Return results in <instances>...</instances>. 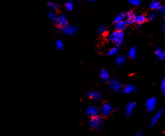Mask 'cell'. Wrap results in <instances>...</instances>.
Returning <instances> with one entry per match:
<instances>
[{"label": "cell", "instance_id": "obj_1", "mask_svg": "<svg viewBox=\"0 0 165 136\" xmlns=\"http://www.w3.org/2000/svg\"><path fill=\"white\" fill-rule=\"evenodd\" d=\"M108 39L110 42L114 43L117 47H119L124 42V33L123 31H115L109 34Z\"/></svg>", "mask_w": 165, "mask_h": 136}, {"label": "cell", "instance_id": "obj_2", "mask_svg": "<svg viewBox=\"0 0 165 136\" xmlns=\"http://www.w3.org/2000/svg\"><path fill=\"white\" fill-rule=\"evenodd\" d=\"M103 124V119L102 116L100 115L98 116L91 117L90 120L89 121V127L93 131H99L102 128Z\"/></svg>", "mask_w": 165, "mask_h": 136}, {"label": "cell", "instance_id": "obj_3", "mask_svg": "<svg viewBox=\"0 0 165 136\" xmlns=\"http://www.w3.org/2000/svg\"><path fill=\"white\" fill-rule=\"evenodd\" d=\"M108 86L109 89L114 92H118L122 90V84L119 80L116 78H109L108 80Z\"/></svg>", "mask_w": 165, "mask_h": 136}, {"label": "cell", "instance_id": "obj_4", "mask_svg": "<svg viewBox=\"0 0 165 136\" xmlns=\"http://www.w3.org/2000/svg\"><path fill=\"white\" fill-rule=\"evenodd\" d=\"M113 106L109 102H104L102 104L101 107L100 109V113H101L102 116H108L112 114L114 111Z\"/></svg>", "mask_w": 165, "mask_h": 136}, {"label": "cell", "instance_id": "obj_5", "mask_svg": "<svg viewBox=\"0 0 165 136\" xmlns=\"http://www.w3.org/2000/svg\"><path fill=\"white\" fill-rule=\"evenodd\" d=\"M157 100L154 97H150L145 102V108L148 112H152L157 107Z\"/></svg>", "mask_w": 165, "mask_h": 136}, {"label": "cell", "instance_id": "obj_6", "mask_svg": "<svg viewBox=\"0 0 165 136\" xmlns=\"http://www.w3.org/2000/svg\"><path fill=\"white\" fill-rule=\"evenodd\" d=\"M78 30H79V28H78L77 27L73 26V25L70 24H67L65 26L61 28V32L64 34H65V35H69V36L73 35L75 33L77 32Z\"/></svg>", "mask_w": 165, "mask_h": 136}, {"label": "cell", "instance_id": "obj_7", "mask_svg": "<svg viewBox=\"0 0 165 136\" xmlns=\"http://www.w3.org/2000/svg\"><path fill=\"white\" fill-rule=\"evenodd\" d=\"M85 113L89 117H94V116H98L100 114V108L97 106L91 105L87 108Z\"/></svg>", "mask_w": 165, "mask_h": 136}, {"label": "cell", "instance_id": "obj_8", "mask_svg": "<svg viewBox=\"0 0 165 136\" xmlns=\"http://www.w3.org/2000/svg\"><path fill=\"white\" fill-rule=\"evenodd\" d=\"M87 95H88V97L90 99L93 100L94 102H98L102 98V95L101 92L95 90L89 91L88 94H87Z\"/></svg>", "mask_w": 165, "mask_h": 136}, {"label": "cell", "instance_id": "obj_9", "mask_svg": "<svg viewBox=\"0 0 165 136\" xmlns=\"http://www.w3.org/2000/svg\"><path fill=\"white\" fill-rule=\"evenodd\" d=\"M136 16H137V15L133 12V11H128V12L126 13V17L124 21H125L126 23H127V25L134 24Z\"/></svg>", "mask_w": 165, "mask_h": 136}, {"label": "cell", "instance_id": "obj_10", "mask_svg": "<svg viewBox=\"0 0 165 136\" xmlns=\"http://www.w3.org/2000/svg\"><path fill=\"white\" fill-rule=\"evenodd\" d=\"M56 23L60 28L65 26L66 25L68 24V19H67V16L64 13H61L57 17Z\"/></svg>", "mask_w": 165, "mask_h": 136}, {"label": "cell", "instance_id": "obj_11", "mask_svg": "<svg viewBox=\"0 0 165 136\" xmlns=\"http://www.w3.org/2000/svg\"><path fill=\"white\" fill-rule=\"evenodd\" d=\"M163 111L164 110L163 109H160L158 111H157V113L154 115V116L152 117V120L150 121V127H153L154 125H155L157 124V122L159 121L160 119H161L162 116L163 114Z\"/></svg>", "mask_w": 165, "mask_h": 136}, {"label": "cell", "instance_id": "obj_12", "mask_svg": "<svg viewBox=\"0 0 165 136\" xmlns=\"http://www.w3.org/2000/svg\"><path fill=\"white\" fill-rule=\"evenodd\" d=\"M136 104L134 102H130L127 104L125 107V113L126 116H130L133 113L135 107H136Z\"/></svg>", "mask_w": 165, "mask_h": 136}, {"label": "cell", "instance_id": "obj_13", "mask_svg": "<svg viewBox=\"0 0 165 136\" xmlns=\"http://www.w3.org/2000/svg\"><path fill=\"white\" fill-rule=\"evenodd\" d=\"M99 76H100V78L104 82L108 81L109 79L110 78V75H109V71L106 69L100 70V74H99Z\"/></svg>", "mask_w": 165, "mask_h": 136}, {"label": "cell", "instance_id": "obj_14", "mask_svg": "<svg viewBox=\"0 0 165 136\" xmlns=\"http://www.w3.org/2000/svg\"><path fill=\"white\" fill-rule=\"evenodd\" d=\"M155 55L158 60H164L165 58V52L162 48L160 47H157L155 49Z\"/></svg>", "mask_w": 165, "mask_h": 136}, {"label": "cell", "instance_id": "obj_15", "mask_svg": "<svg viewBox=\"0 0 165 136\" xmlns=\"http://www.w3.org/2000/svg\"><path fill=\"white\" fill-rule=\"evenodd\" d=\"M147 16H145V14H140L136 16V21H135V23H136L137 25H142L144 23H145L147 21Z\"/></svg>", "mask_w": 165, "mask_h": 136}, {"label": "cell", "instance_id": "obj_16", "mask_svg": "<svg viewBox=\"0 0 165 136\" xmlns=\"http://www.w3.org/2000/svg\"><path fill=\"white\" fill-rule=\"evenodd\" d=\"M127 25H128L126 23L125 21H121L115 23V30L118 31H124L126 28Z\"/></svg>", "mask_w": 165, "mask_h": 136}, {"label": "cell", "instance_id": "obj_17", "mask_svg": "<svg viewBox=\"0 0 165 136\" xmlns=\"http://www.w3.org/2000/svg\"><path fill=\"white\" fill-rule=\"evenodd\" d=\"M137 90V88L136 86H133V85H126L122 88V91L126 94H130L131 92H134V91H136Z\"/></svg>", "mask_w": 165, "mask_h": 136}, {"label": "cell", "instance_id": "obj_18", "mask_svg": "<svg viewBox=\"0 0 165 136\" xmlns=\"http://www.w3.org/2000/svg\"><path fill=\"white\" fill-rule=\"evenodd\" d=\"M162 4L158 0H154L150 4L149 7L150 9L153 10V11H157V10L160 9V8L161 7Z\"/></svg>", "mask_w": 165, "mask_h": 136}, {"label": "cell", "instance_id": "obj_19", "mask_svg": "<svg viewBox=\"0 0 165 136\" xmlns=\"http://www.w3.org/2000/svg\"><path fill=\"white\" fill-rule=\"evenodd\" d=\"M128 56L131 59H136L137 58V50L136 47H130L128 51Z\"/></svg>", "mask_w": 165, "mask_h": 136}, {"label": "cell", "instance_id": "obj_20", "mask_svg": "<svg viewBox=\"0 0 165 136\" xmlns=\"http://www.w3.org/2000/svg\"><path fill=\"white\" fill-rule=\"evenodd\" d=\"M126 62V57L124 55H120V56H117L116 59V64L118 66L124 65Z\"/></svg>", "mask_w": 165, "mask_h": 136}, {"label": "cell", "instance_id": "obj_21", "mask_svg": "<svg viewBox=\"0 0 165 136\" xmlns=\"http://www.w3.org/2000/svg\"><path fill=\"white\" fill-rule=\"evenodd\" d=\"M125 17H126V13L121 12L118 13L117 16L114 18V23H116L119 21H124V19H125Z\"/></svg>", "mask_w": 165, "mask_h": 136}, {"label": "cell", "instance_id": "obj_22", "mask_svg": "<svg viewBox=\"0 0 165 136\" xmlns=\"http://www.w3.org/2000/svg\"><path fill=\"white\" fill-rule=\"evenodd\" d=\"M47 7H49V9L52 11H57L58 9H59V6L55 3L52 2V1L47 2Z\"/></svg>", "mask_w": 165, "mask_h": 136}, {"label": "cell", "instance_id": "obj_23", "mask_svg": "<svg viewBox=\"0 0 165 136\" xmlns=\"http://www.w3.org/2000/svg\"><path fill=\"white\" fill-rule=\"evenodd\" d=\"M64 7H65V9L67 10V11H71L74 9V3H73V1L70 0V1H67V2L66 3L65 5H64Z\"/></svg>", "mask_w": 165, "mask_h": 136}, {"label": "cell", "instance_id": "obj_24", "mask_svg": "<svg viewBox=\"0 0 165 136\" xmlns=\"http://www.w3.org/2000/svg\"><path fill=\"white\" fill-rule=\"evenodd\" d=\"M118 47H114L109 49L107 52L108 56H114L118 52Z\"/></svg>", "mask_w": 165, "mask_h": 136}, {"label": "cell", "instance_id": "obj_25", "mask_svg": "<svg viewBox=\"0 0 165 136\" xmlns=\"http://www.w3.org/2000/svg\"><path fill=\"white\" fill-rule=\"evenodd\" d=\"M55 45H56V47L57 50H63L64 48V43L62 40H59L56 41V43H55Z\"/></svg>", "mask_w": 165, "mask_h": 136}, {"label": "cell", "instance_id": "obj_26", "mask_svg": "<svg viewBox=\"0 0 165 136\" xmlns=\"http://www.w3.org/2000/svg\"><path fill=\"white\" fill-rule=\"evenodd\" d=\"M127 1L130 4H131L132 6H134V7L140 6L142 3V0H127Z\"/></svg>", "mask_w": 165, "mask_h": 136}, {"label": "cell", "instance_id": "obj_27", "mask_svg": "<svg viewBox=\"0 0 165 136\" xmlns=\"http://www.w3.org/2000/svg\"><path fill=\"white\" fill-rule=\"evenodd\" d=\"M47 17L49 18L50 20L53 21H56L57 17V15L55 14V13L53 12V11H48Z\"/></svg>", "mask_w": 165, "mask_h": 136}, {"label": "cell", "instance_id": "obj_28", "mask_svg": "<svg viewBox=\"0 0 165 136\" xmlns=\"http://www.w3.org/2000/svg\"><path fill=\"white\" fill-rule=\"evenodd\" d=\"M106 32V25H102L99 27L98 30H97V33L100 35H103Z\"/></svg>", "mask_w": 165, "mask_h": 136}, {"label": "cell", "instance_id": "obj_29", "mask_svg": "<svg viewBox=\"0 0 165 136\" xmlns=\"http://www.w3.org/2000/svg\"><path fill=\"white\" fill-rule=\"evenodd\" d=\"M157 13L153 12V11H151L148 13V16H147V19H149L150 21H154V19L157 18Z\"/></svg>", "mask_w": 165, "mask_h": 136}, {"label": "cell", "instance_id": "obj_30", "mask_svg": "<svg viewBox=\"0 0 165 136\" xmlns=\"http://www.w3.org/2000/svg\"><path fill=\"white\" fill-rule=\"evenodd\" d=\"M160 88H161V90H162V92L163 95H164L165 94V80H164V78H163L162 80Z\"/></svg>", "mask_w": 165, "mask_h": 136}, {"label": "cell", "instance_id": "obj_31", "mask_svg": "<svg viewBox=\"0 0 165 136\" xmlns=\"http://www.w3.org/2000/svg\"><path fill=\"white\" fill-rule=\"evenodd\" d=\"M158 13L161 15H164L165 13V8L164 6H161V7L160 8V9L157 10Z\"/></svg>", "mask_w": 165, "mask_h": 136}, {"label": "cell", "instance_id": "obj_32", "mask_svg": "<svg viewBox=\"0 0 165 136\" xmlns=\"http://www.w3.org/2000/svg\"><path fill=\"white\" fill-rule=\"evenodd\" d=\"M136 136H142V131H140V132L138 133L136 135Z\"/></svg>", "mask_w": 165, "mask_h": 136}, {"label": "cell", "instance_id": "obj_33", "mask_svg": "<svg viewBox=\"0 0 165 136\" xmlns=\"http://www.w3.org/2000/svg\"><path fill=\"white\" fill-rule=\"evenodd\" d=\"M86 1H89V2H94V1H96L97 0H86Z\"/></svg>", "mask_w": 165, "mask_h": 136}, {"label": "cell", "instance_id": "obj_34", "mask_svg": "<svg viewBox=\"0 0 165 136\" xmlns=\"http://www.w3.org/2000/svg\"><path fill=\"white\" fill-rule=\"evenodd\" d=\"M164 28H165V26H164V24H163V26H162V30H163V33H164Z\"/></svg>", "mask_w": 165, "mask_h": 136}, {"label": "cell", "instance_id": "obj_35", "mask_svg": "<svg viewBox=\"0 0 165 136\" xmlns=\"http://www.w3.org/2000/svg\"><path fill=\"white\" fill-rule=\"evenodd\" d=\"M76 1H81V0H76Z\"/></svg>", "mask_w": 165, "mask_h": 136}]
</instances>
